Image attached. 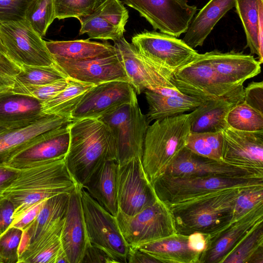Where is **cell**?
<instances>
[{
    "label": "cell",
    "mask_w": 263,
    "mask_h": 263,
    "mask_svg": "<svg viewBox=\"0 0 263 263\" xmlns=\"http://www.w3.org/2000/svg\"><path fill=\"white\" fill-rule=\"evenodd\" d=\"M221 263H263V221L244 236Z\"/></svg>",
    "instance_id": "obj_33"
},
{
    "label": "cell",
    "mask_w": 263,
    "mask_h": 263,
    "mask_svg": "<svg viewBox=\"0 0 263 263\" xmlns=\"http://www.w3.org/2000/svg\"><path fill=\"white\" fill-rule=\"evenodd\" d=\"M69 82L65 89L53 98L42 103L43 115H55L70 117L72 112L85 93L93 85L68 78Z\"/></svg>",
    "instance_id": "obj_32"
},
{
    "label": "cell",
    "mask_w": 263,
    "mask_h": 263,
    "mask_svg": "<svg viewBox=\"0 0 263 263\" xmlns=\"http://www.w3.org/2000/svg\"><path fill=\"white\" fill-rule=\"evenodd\" d=\"M127 262L156 263L159 261L139 249L130 247L127 257Z\"/></svg>",
    "instance_id": "obj_52"
},
{
    "label": "cell",
    "mask_w": 263,
    "mask_h": 263,
    "mask_svg": "<svg viewBox=\"0 0 263 263\" xmlns=\"http://www.w3.org/2000/svg\"><path fill=\"white\" fill-rule=\"evenodd\" d=\"M69 142L70 129L68 124L39 136L15 154L7 164L20 169L35 162L65 156Z\"/></svg>",
    "instance_id": "obj_22"
},
{
    "label": "cell",
    "mask_w": 263,
    "mask_h": 263,
    "mask_svg": "<svg viewBox=\"0 0 263 263\" xmlns=\"http://www.w3.org/2000/svg\"><path fill=\"white\" fill-rule=\"evenodd\" d=\"M14 210V204L10 200L4 197L0 199V234L11 226Z\"/></svg>",
    "instance_id": "obj_50"
},
{
    "label": "cell",
    "mask_w": 263,
    "mask_h": 263,
    "mask_svg": "<svg viewBox=\"0 0 263 263\" xmlns=\"http://www.w3.org/2000/svg\"><path fill=\"white\" fill-rule=\"evenodd\" d=\"M68 82L67 78L52 83L40 85H24L15 83L11 91L34 97L43 103L53 98L65 89Z\"/></svg>",
    "instance_id": "obj_41"
},
{
    "label": "cell",
    "mask_w": 263,
    "mask_h": 263,
    "mask_svg": "<svg viewBox=\"0 0 263 263\" xmlns=\"http://www.w3.org/2000/svg\"><path fill=\"white\" fill-rule=\"evenodd\" d=\"M222 132H190L185 147L193 153L209 159L222 160Z\"/></svg>",
    "instance_id": "obj_35"
},
{
    "label": "cell",
    "mask_w": 263,
    "mask_h": 263,
    "mask_svg": "<svg viewBox=\"0 0 263 263\" xmlns=\"http://www.w3.org/2000/svg\"><path fill=\"white\" fill-rule=\"evenodd\" d=\"M21 67L0 50V93L11 91Z\"/></svg>",
    "instance_id": "obj_45"
},
{
    "label": "cell",
    "mask_w": 263,
    "mask_h": 263,
    "mask_svg": "<svg viewBox=\"0 0 263 263\" xmlns=\"http://www.w3.org/2000/svg\"><path fill=\"white\" fill-rule=\"evenodd\" d=\"M191 113L156 120L149 125L144 141L142 165L152 184L164 173L185 147L190 133Z\"/></svg>",
    "instance_id": "obj_4"
},
{
    "label": "cell",
    "mask_w": 263,
    "mask_h": 263,
    "mask_svg": "<svg viewBox=\"0 0 263 263\" xmlns=\"http://www.w3.org/2000/svg\"><path fill=\"white\" fill-rule=\"evenodd\" d=\"M158 199L168 207L231 189L263 185V178L175 176L163 174L152 183Z\"/></svg>",
    "instance_id": "obj_5"
},
{
    "label": "cell",
    "mask_w": 263,
    "mask_h": 263,
    "mask_svg": "<svg viewBox=\"0 0 263 263\" xmlns=\"http://www.w3.org/2000/svg\"><path fill=\"white\" fill-rule=\"evenodd\" d=\"M117 199L119 209L128 215L138 213L157 200L152 184L144 171L142 159L119 165Z\"/></svg>",
    "instance_id": "obj_14"
},
{
    "label": "cell",
    "mask_w": 263,
    "mask_h": 263,
    "mask_svg": "<svg viewBox=\"0 0 263 263\" xmlns=\"http://www.w3.org/2000/svg\"><path fill=\"white\" fill-rule=\"evenodd\" d=\"M0 50L6 54V51L5 47H4L0 38ZM7 55V54H6Z\"/></svg>",
    "instance_id": "obj_55"
},
{
    "label": "cell",
    "mask_w": 263,
    "mask_h": 263,
    "mask_svg": "<svg viewBox=\"0 0 263 263\" xmlns=\"http://www.w3.org/2000/svg\"><path fill=\"white\" fill-rule=\"evenodd\" d=\"M239 103L227 99L204 102L190 112V132H222L228 127L226 121L228 113Z\"/></svg>",
    "instance_id": "obj_28"
},
{
    "label": "cell",
    "mask_w": 263,
    "mask_h": 263,
    "mask_svg": "<svg viewBox=\"0 0 263 263\" xmlns=\"http://www.w3.org/2000/svg\"><path fill=\"white\" fill-rule=\"evenodd\" d=\"M70 194H61L45 200L36 218L23 231L18 255L43 231L64 217Z\"/></svg>",
    "instance_id": "obj_30"
},
{
    "label": "cell",
    "mask_w": 263,
    "mask_h": 263,
    "mask_svg": "<svg viewBox=\"0 0 263 263\" xmlns=\"http://www.w3.org/2000/svg\"><path fill=\"white\" fill-rule=\"evenodd\" d=\"M70 142L65 156L69 173L82 187L106 160L116 161L115 139L99 119L84 118L69 123Z\"/></svg>",
    "instance_id": "obj_2"
},
{
    "label": "cell",
    "mask_w": 263,
    "mask_h": 263,
    "mask_svg": "<svg viewBox=\"0 0 263 263\" xmlns=\"http://www.w3.org/2000/svg\"><path fill=\"white\" fill-rule=\"evenodd\" d=\"M261 203H263V185L242 189L235 202L231 222Z\"/></svg>",
    "instance_id": "obj_43"
},
{
    "label": "cell",
    "mask_w": 263,
    "mask_h": 263,
    "mask_svg": "<svg viewBox=\"0 0 263 263\" xmlns=\"http://www.w3.org/2000/svg\"><path fill=\"white\" fill-rule=\"evenodd\" d=\"M81 195L90 243L105 251L117 262H127L130 247L121 233L116 217L103 208L83 187Z\"/></svg>",
    "instance_id": "obj_8"
},
{
    "label": "cell",
    "mask_w": 263,
    "mask_h": 263,
    "mask_svg": "<svg viewBox=\"0 0 263 263\" xmlns=\"http://www.w3.org/2000/svg\"><path fill=\"white\" fill-rule=\"evenodd\" d=\"M189 240L191 248L196 252L202 253L206 247V235L195 232L189 235Z\"/></svg>",
    "instance_id": "obj_53"
},
{
    "label": "cell",
    "mask_w": 263,
    "mask_h": 263,
    "mask_svg": "<svg viewBox=\"0 0 263 263\" xmlns=\"http://www.w3.org/2000/svg\"><path fill=\"white\" fill-rule=\"evenodd\" d=\"M262 221L263 203H261L220 231L206 235V247L201 254L199 263H221L244 236Z\"/></svg>",
    "instance_id": "obj_19"
},
{
    "label": "cell",
    "mask_w": 263,
    "mask_h": 263,
    "mask_svg": "<svg viewBox=\"0 0 263 263\" xmlns=\"http://www.w3.org/2000/svg\"><path fill=\"white\" fill-rule=\"evenodd\" d=\"M118 167L114 160L105 161L83 187L91 197L115 217L119 210L117 199Z\"/></svg>",
    "instance_id": "obj_25"
},
{
    "label": "cell",
    "mask_w": 263,
    "mask_h": 263,
    "mask_svg": "<svg viewBox=\"0 0 263 263\" xmlns=\"http://www.w3.org/2000/svg\"><path fill=\"white\" fill-rule=\"evenodd\" d=\"M143 92L148 104L146 117L149 123L193 111L205 102L186 95L166 96L147 89Z\"/></svg>",
    "instance_id": "obj_29"
},
{
    "label": "cell",
    "mask_w": 263,
    "mask_h": 263,
    "mask_svg": "<svg viewBox=\"0 0 263 263\" xmlns=\"http://www.w3.org/2000/svg\"><path fill=\"white\" fill-rule=\"evenodd\" d=\"M99 119L110 129L115 141L116 161L119 165L142 159L144 141L149 126L137 98Z\"/></svg>",
    "instance_id": "obj_7"
},
{
    "label": "cell",
    "mask_w": 263,
    "mask_h": 263,
    "mask_svg": "<svg viewBox=\"0 0 263 263\" xmlns=\"http://www.w3.org/2000/svg\"><path fill=\"white\" fill-rule=\"evenodd\" d=\"M0 38L7 55L20 67L54 63L45 41L25 19L0 23Z\"/></svg>",
    "instance_id": "obj_10"
},
{
    "label": "cell",
    "mask_w": 263,
    "mask_h": 263,
    "mask_svg": "<svg viewBox=\"0 0 263 263\" xmlns=\"http://www.w3.org/2000/svg\"><path fill=\"white\" fill-rule=\"evenodd\" d=\"M117 263L105 251L89 243L84 253L81 263Z\"/></svg>",
    "instance_id": "obj_49"
},
{
    "label": "cell",
    "mask_w": 263,
    "mask_h": 263,
    "mask_svg": "<svg viewBox=\"0 0 263 263\" xmlns=\"http://www.w3.org/2000/svg\"><path fill=\"white\" fill-rule=\"evenodd\" d=\"M159 262L199 263L201 253L190 246L189 235L176 233L136 247Z\"/></svg>",
    "instance_id": "obj_24"
},
{
    "label": "cell",
    "mask_w": 263,
    "mask_h": 263,
    "mask_svg": "<svg viewBox=\"0 0 263 263\" xmlns=\"http://www.w3.org/2000/svg\"><path fill=\"white\" fill-rule=\"evenodd\" d=\"M236 0H210L194 16L182 40L191 48L202 46L218 21L235 6Z\"/></svg>",
    "instance_id": "obj_26"
},
{
    "label": "cell",
    "mask_w": 263,
    "mask_h": 263,
    "mask_svg": "<svg viewBox=\"0 0 263 263\" xmlns=\"http://www.w3.org/2000/svg\"><path fill=\"white\" fill-rule=\"evenodd\" d=\"M145 18L154 30L176 37L185 33L197 11L187 0H123Z\"/></svg>",
    "instance_id": "obj_12"
},
{
    "label": "cell",
    "mask_w": 263,
    "mask_h": 263,
    "mask_svg": "<svg viewBox=\"0 0 263 263\" xmlns=\"http://www.w3.org/2000/svg\"><path fill=\"white\" fill-rule=\"evenodd\" d=\"M170 79L183 93L203 101L220 99L243 101V85L225 82L217 74L205 53H199L194 60L172 72Z\"/></svg>",
    "instance_id": "obj_6"
},
{
    "label": "cell",
    "mask_w": 263,
    "mask_h": 263,
    "mask_svg": "<svg viewBox=\"0 0 263 263\" xmlns=\"http://www.w3.org/2000/svg\"><path fill=\"white\" fill-rule=\"evenodd\" d=\"M245 188L231 189L169 206L177 233L214 234L232 220L236 198Z\"/></svg>",
    "instance_id": "obj_3"
},
{
    "label": "cell",
    "mask_w": 263,
    "mask_h": 263,
    "mask_svg": "<svg viewBox=\"0 0 263 263\" xmlns=\"http://www.w3.org/2000/svg\"><path fill=\"white\" fill-rule=\"evenodd\" d=\"M53 60L68 78L75 80L93 85L114 81L130 84V80L116 52L83 61Z\"/></svg>",
    "instance_id": "obj_18"
},
{
    "label": "cell",
    "mask_w": 263,
    "mask_h": 263,
    "mask_svg": "<svg viewBox=\"0 0 263 263\" xmlns=\"http://www.w3.org/2000/svg\"><path fill=\"white\" fill-rule=\"evenodd\" d=\"M114 46L130 85L138 94L146 89L155 91L161 87L176 88L170 79L172 72L165 70L146 59L123 36L114 41Z\"/></svg>",
    "instance_id": "obj_16"
},
{
    "label": "cell",
    "mask_w": 263,
    "mask_h": 263,
    "mask_svg": "<svg viewBox=\"0 0 263 263\" xmlns=\"http://www.w3.org/2000/svg\"><path fill=\"white\" fill-rule=\"evenodd\" d=\"M32 0H0V23L25 19L26 10Z\"/></svg>",
    "instance_id": "obj_46"
},
{
    "label": "cell",
    "mask_w": 263,
    "mask_h": 263,
    "mask_svg": "<svg viewBox=\"0 0 263 263\" xmlns=\"http://www.w3.org/2000/svg\"><path fill=\"white\" fill-rule=\"evenodd\" d=\"M205 53L217 74L230 84L242 86L245 81L261 71L258 61L253 55L243 52H222L214 50Z\"/></svg>",
    "instance_id": "obj_23"
},
{
    "label": "cell",
    "mask_w": 263,
    "mask_h": 263,
    "mask_svg": "<svg viewBox=\"0 0 263 263\" xmlns=\"http://www.w3.org/2000/svg\"><path fill=\"white\" fill-rule=\"evenodd\" d=\"M78 20L81 24L79 34H86L89 39L114 42L123 36V32L110 24L96 10L90 15Z\"/></svg>",
    "instance_id": "obj_36"
},
{
    "label": "cell",
    "mask_w": 263,
    "mask_h": 263,
    "mask_svg": "<svg viewBox=\"0 0 263 263\" xmlns=\"http://www.w3.org/2000/svg\"><path fill=\"white\" fill-rule=\"evenodd\" d=\"M163 174L175 176L263 178V171L209 159L196 155L185 147L179 153Z\"/></svg>",
    "instance_id": "obj_17"
},
{
    "label": "cell",
    "mask_w": 263,
    "mask_h": 263,
    "mask_svg": "<svg viewBox=\"0 0 263 263\" xmlns=\"http://www.w3.org/2000/svg\"><path fill=\"white\" fill-rule=\"evenodd\" d=\"M65 156L35 162L19 169L4 197L14 204L13 220L30 206L61 194H70L79 185L69 173Z\"/></svg>",
    "instance_id": "obj_1"
},
{
    "label": "cell",
    "mask_w": 263,
    "mask_h": 263,
    "mask_svg": "<svg viewBox=\"0 0 263 263\" xmlns=\"http://www.w3.org/2000/svg\"><path fill=\"white\" fill-rule=\"evenodd\" d=\"M23 231L10 227L0 234V263H18Z\"/></svg>",
    "instance_id": "obj_42"
},
{
    "label": "cell",
    "mask_w": 263,
    "mask_h": 263,
    "mask_svg": "<svg viewBox=\"0 0 263 263\" xmlns=\"http://www.w3.org/2000/svg\"><path fill=\"white\" fill-rule=\"evenodd\" d=\"M67 78L55 63L49 66L24 64L21 66L20 71L16 77L15 83L40 85L52 83Z\"/></svg>",
    "instance_id": "obj_37"
},
{
    "label": "cell",
    "mask_w": 263,
    "mask_h": 263,
    "mask_svg": "<svg viewBox=\"0 0 263 263\" xmlns=\"http://www.w3.org/2000/svg\"><path fill=\"white\" fill-rule=\"evenodd\" d=\"M257 35L259 49L263 53V2H261L259 7Z\"/></svg>",
    "instance_id": "obj_54"
},
{
    "label": "cell",
    "mask_w": 263,
    "mask_h": 263,
    "mask_svg": "<svg viewBox=\"0 0 263 263\" xmlns=\"http://www.w3.org/2000/svg\"><path fill=\"white\" fill-rule=\"evenodd\" d=\"M226 121L229 127L240 131L263 130V114L244 101L234 105L229 111Z\"/></svg>",
    "instance_id": "obj_38"
},
{
    "label": "cell",
    "mask_w": 263,
    "mask_h": 263,
    "mask_svg": "<svg viewBox=\"0 0 263 263\" xmlns=\"http://www.w3.org/2000/svg\"><path fill=\"white\" fill-rule=\"evenodd\" d=\"M42 102L28 96L11 91L0 93V121L35 119L43 116Z\"/></svg>",
    "instance_id": "obj_31"
},
{
    "label": "cell",
    "mask_w": 263,
    "mask_h": 263,
    "mask_svg": "<svg viewBox=\"0 0 263 263\" xmlns=\"http://www.w3.org/2000/svg\"><path fill=\"white\" fill-rule=\"evenodd\" d=\"M131 44L146 59L170 72L186 65L199 54L182 40L156 31L136 34Z\"/></svg>",
    "instance_id": "obj_11"
},
{
    "label": "cell",
    "mask_w": 263,
    "mask_h": 263,
    "mask_svg": "<svg viewBox=\"0 0 263 263\" xmlns=\"http://www.w3.org/2000/svg\"><path fill=\"white\" fill-rule=\"evenodd\" d=\"M19 169L8 164H0V199L4 197V192L16 177Z\"/></svg>",
    "instance_id": "obj_51"
},
{
    "label": "cell",
    "mask_w": 263,
    "mask_h": 263,
    "mask_svg": "<svg viewBox=\"0 0 263 263\" xmlns=\"http://www.w3.org/2000/svg\"><path fill=\"white\" fill-rule=\"evenodd\" d=\"M136 98L134 88L126 82L110 81L93 86L72 112V121L84 118L99 119Z\"/></svg>",
    "instance_id": "obj_15"
},
{
    "label": "cell",
    "mask_w": 263,
    "mask_h": 263,
    "mask_svg": "<svg viewBox=\"0 0 263 263\" xmlns=\"http://www.w3.org/2000/svg\"><path fill=\"white\" fill-rule=\"evenodd\" d=\"M78 185L70 194L61 234L63 249L69 263H81L90 243L84 219L81 190Z\"/></svg>",
    "instance_id": "obj_21"
},
{
    "label": "cell",
    "mask_w": 263,
    "mask_h": 263,
    "mask_svg": "<svg viewBox=\"0 0 263 263\" xmlns=\"http://www.w3.org/2000/svg\"><path fill=\"white\" fill-rule=\"evenodd\" d=\"M104 0H54L55 18L79 19L91 14Z\"/></svg>",
    "instance_id": "obj_40"
},
{
    "label": "cell",
    "mask_w": 263,
    "mask_h": 263,
    "mask_svg": "<svg viewBox=\"0 0 263 263\" xmlns=\"http://www.w3.org/2000/svg\"><path fill=\"white\" fill-rule=\"evenodd\" d=\"M110 24L122 32L125 30L128 11L120 0H104L96 9Z\"/></svg>",
    "instance_id": "obj_44"
},
{
    "label": "cell",
    "mask_w": 263,
    "mask_h": 263,
    "mask_svg": "<svg viewBox=\"0 0 263 263\" xmlns=\"http://www.w3.org/2000/svg\"><path fill=\"white\" fill-rule=\"evenodd\" d=\"M45 200L30 206L18 217L14 219L11 226L24 230L37 217Z\"/></svg>",
    "instance_id": "obj_48"
},
{
    "label": "cell",
    "mask_w": 263,
    "mask_h": 263,
    "mask_svg": "<svg viewBox=\"0 0 263 263\" xmlns=\"http://www.w3.org/2000/svg\"><path fill=\"white\" fill-rule=\"evenodd\" d=\"M55 18L54 0H32L25 14V19L42 37Z\"/></svg>",
    "instance_id": "obj_39"
},
{
    "label": "cell",
    "mask_w": 263,
    "mask_h": 263,
    "mask_svg": "<svg viewBox=\"0 0 263 263\" xmlns=\"http://www.w3.org/2000/svg\"><path fill=\"white\" fill-rule=\"evenodd\" d=\"M71 122L70 117L55 115L20 121H0V164H7L15 154L42 134Z\"/></svg>",
    "instance_id": "obj_13"
},
{
    "label": "cell",
    "mask_w": 263,
    "mask_h": 263,
    "mask_svg": "<svg viewBox=\"0 0 263 263\" xmlns=\"http://www.w3.org/2000/svg\"><path fill=\"white\" fill-rule=\"evenodd\" d=\"M222 133V161L263 171V130L244 132L228 126Z\"/></svg>",
    "instance_id": "obj_20"
},
{
    "label": "cell",
    "mask_w": 263,
    "mask_h": 263,
    "mask_svg": "<svg viewBox=\"0 0 263 263\" xmlns=\"http://www.w3.org/2000/svg\"><path fill=\"white\" fill-rule=\"evenodd\" d=\"M116 217L125 240L131 247L177 233L170 209L158 198L134 215L125 214L119 209Z\"/></svg>",
    "instance_id": "obj_9"
},
{
    "label": "cell",
    "mask_w": 263,
    "mask_h": 263,
    "mask_svg": "<svg viewBox=\"0 0 263 263\" xmlns=\"http://www.w3.org/2000/svg\"><path fill=\"white\" fill-rule=\"evenodd\" d=\"M52 59L83 61L115 53L114 45L108 42L100 43L89 39L73 41H45Z\"/></svg>",
    "instance_id": "obj_27"
},
{
    "label": "cell",
    "mask_w": 263,
    "mask_h": 263,
    "mask_svg": "<svg viewBox=\"0 0 263 263\" xmlns=\"http://www.w3.org/2000/svg\"><path fill=\"white\" fill-rule=\"evenodd\" d=\"M263 0H236V12L239 17L246 34L247 44L253 54L258 56V61L261 64L263 53L259 49L257 28L259 7Z\"/></svg>",
    "instance_id": "obj_34"
},
{
    "label": "cell",
    "mask_w": 263,
    "mask_h": 263,
    "mask_svg": "<svg viewBox=\"0 0 263 263\" xmlns=\"http://www.w3.org/2000/svg\"><path fill=\"white\" fill-rule=\"evenodd\" d=\"M243 101L263 114V82H252L244 88Z\"/></svg>",
    "instance_id": "obj_47"
}]
</instances>
